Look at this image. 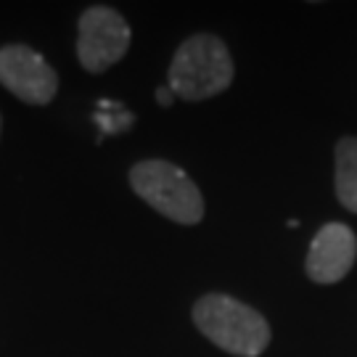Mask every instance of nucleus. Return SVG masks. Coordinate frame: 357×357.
Wrapping results in <instances>:
<instances>
[{"instance_id":"0eeeda50","label":"nucleus","mask_w":357,"mask_h":357,"mask_svg":"<svg viewBox=\"0 0 357 357\" xmlns=\"http://www.w3.org/2000/svg\"><path fill=\"white\" fill-rule=\"evenodd\" d=\"M336 196L357 215V138H342L336 146Z\"/></svg>"},{"instance_id":"f257e3e1","label":"nucleus","mask_w":357,"mask_h":357,"mask_svg":"<svg viewBox=\"0 0 357 357\" xmlns=\"http://www.w3.org/2000/svg\"><path fill=\"white\" fill-rule=\"evenodd\" d=\"M196 328L206 339L238 357H257L270 344V326L257 310L225 294H206L193 307Z\"/></svg>"},{"instance_id":"f03ea898","label":"nucleus","mask_w":357,"mask_h":357,"mask_svg":"<svg viewBox=\"0 0 357 357\" xmlns=\"http://www.w3.org/2000/svg\"><path fill=\"white\" fill-rule=\"evenodd\" d=\"M233 82V59L215 35H196L178 48L169 64V90L183 101H206Z\"/></svg>"},{"instance_id":"423d86ee","label":"nucleus","mask_w":357,"mask_h":357,"mask_svg":"<svg viewBox=\"0 0 357 357\" xmlns=\"http://www.w3.org/2000/svg\"><path fill=\"white\" fill-rule=\"evenodd\" d=\"M357 257V238L352 228L328 222L315 233L307 252V275L315 283H336L352 270Z\"/></svg>"},{"instance_id":"7ed1b4c3","label":"nucleus","mask_w":357,"mask_h":357,"mask_svg":"<svg viewBox=\"0 0 357 357\" xmlns=\"http://www.w3.org/2000/svg\"><path fill=\"white\" fill-rule=\"evenodd\" d=\"M130 185L159 215L180 225H196L204 217L202 193L180 167L165 159H149L130 169Z\"/></svg>"},{"instance_id":"39448f33","label":"nucleus","mask_w":357,"mask_h":357,"mask_svg":"<svg viewBox=\"0 0 357 357\" xmlns=\"http://www.w3.org/2000/svg\"><path fill=\"white\" fill-rule=\"evenodd\" d=\"M0 85H6L24 103L43 106L53 101L59 77L38 51L26 45H6L0 48Z\"/></svg>"},{"instance_id":"20e7f679","label":"nucleus","mask_w":357,"mask_h":357,"mask_svg":"<svg viewBox=\"0 0 357 357\" xmlns=\"http://www.w3.org/2000/svg\"><path fill=\"white\" fill-rule=\"evenodd\" d=\"M130 48L128 22L106 6H93L79 19L77 35V56L88 72H106L109 66L122 61Z\"/></svg>"},{"instance_id":"6e6552de","label":"nucleus","mask_w":357,"mask_h":357,"mask_svg":"<svg viewBox=\"0 0 357 357\" xmlns=\"http://www.w3.org/2000/svg\"><path fill=\"white\" fill-rule=\"evenodd\" d=\"M172 96H175V93L169 90V85H167V88L156 90V101L162 103V106H169V103H172Z\"/></svg>"}]
</instances>
